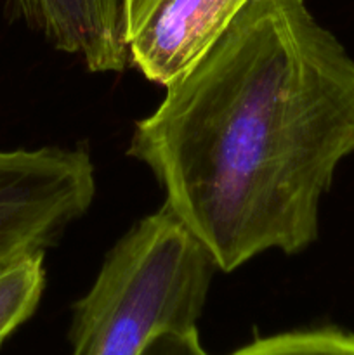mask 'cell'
<instances>
[{"instance_id": "1", "label": "cell", "mask_w": 354, "mask_h": 355, "mask_svg": "<svg viewBox=\"0 0 354 355\" xmlns=\"http://www.w3.org/2000/svg\"><path fill=\"white\" fill-rule=\"evenodd\" d=\"M135 123L127 156L222 272L318 239L354 155V55L305 0H250Z\"/></svg>"}, {"instance_id": "2", "label": "cell", "mask_w": 354, "mask_h": 355, "mask_svg": "<svg viewBox=\"0 0 354 355\" xmlns=\"http://www.w3.org/2000/svg\"><path fill=\"white\" fill-rule=\"evenodd\" d=\"M217 266L163 205L108 252L90 290L75 302L71 355H139L162 331H189Z\"/></svg>"}, {"instance_id": "3", "label": "cell", "mask_w": 354, "mask_h": 355, "mask_svg": "<svg viewBox=\"0 0 354 355\" xmlns=\"http://www.w3.org/2000/svg\"><path fill=\"white\" fill-rule=\"evenodd\" d=\"M96 196L85 148L0 149V274L44 257Z\"/></svg>"}, {"instance_id": "4", "label": "cell", "mask_w": 354, "mask_h": 355, "mask_svg": "<svg viewBox=\"0 0 354 355\" xmlns=\"http://www.w3.org/2000/svg\"><path fill=\"white\" fill-rule=\"evenodd\" d=\"M250 0H163L128 40L130 64L167 87L224 33Z\"/></svg>"}, {"instance_id": "5", "label": "cell", "mask_w": 354, "mask_h": 355, "mask_svg": "<svg viewBox=\"0 0 354 355\" xmlns=\"http://www.w3.org/2000/svg\"><path fill=\"white\" fill-rule=\"evenodd\" d=\"M17 14L58 51L92 73L130 66L125 0H12Z\"/></svg>"}, {"instance_id": "6", "label": "cell", "mask_w": 354, "mask_h": 355, "mask_svg": "<svg viewBox=\"0 0 354 355\" xmlns=\"http://www.w3.org/2000/svg\"><path fill=\"white\" fill-rule=\"evenodd\" d=\"M44 288V257H35L0 274V345L33 315Z\"/></svg>"}, {"instance_id": "7", "label": "cell", "mask_w": 354, "mask_h": 355, "mask_svg": "<svg viewBox=\"0 0 354 355\" xmlns=\"http://www.w3.org/2000/svg\"><path fill=\"white\" fill-rule=\"evenodd\" d=\"M229 355H354V333L337 326L295 329L255 338Z\"/></svg>"}, {"instance_id": "8", "label": "cell", "mask_w": 354, "mask_h": 355, "mask_svg": "<svg viewBox=\"0 0 354 355\" xmlns=\"http://www.w3.org/2000/svg\"><path fill=\"white\" fill-rule=\"evenodd\" d=\"M139 355H208L196 328L189 331H162L153 336Z\"/></svg>"}, {"instance_id": "9", "label": "cell", "mask_w": 354, "mask_h": 355, "mask_svg": "<svg viewBox=\"0 0 354 355\" xmlns=\"http://www.w3.org/2000/svg\"><path fill=\"white\" fill-rule=\"evenodd\" d=\"M163 0H125V10H127V38L130 40L146 21L153 16Z\"/></svg>"}]
</instances>
